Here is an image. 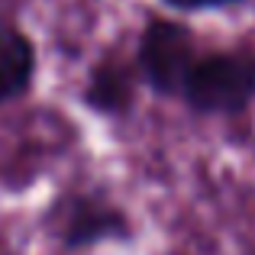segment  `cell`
<instances>
[{
  "mask_svg": "<svg viewBox=\"0 0 255 255\" xmlns=\"http://www.w3.org/2000/svg\"><path fill=\"white\" fill-rule=\"evenodd\" d=\"M132 97V75L117 62H104L94 68L91 81H87L84 100L100 113H120L129 107Z\"/></svg>",
  "mask_w": 255,
  "mask_h": 255,
  "instance_id": "5",
  "label": "cell"
},
{
  "mask_svg": "<svg viewBox=\"0 0 255 255\" xmlns=\"http://www.w3.org/2000/svg\"><path fill=\"white\" fill-rule=\"evenodd\" d=\"M58 236H62L65 249H87V246H97L104 239L126 236V220L104 200L71 197L62 204Z\"/></svg>",
  "mask_w": 255,
  "mask_h": 255,
  "instance_id": "3",
  "label": "cell"
},
{
  "mask_svg": "<svg viewBox=\"0 0 255 255\" xmlns=\"http://www.w3.org/2000/svg\"><path fill=\"white\" fill-rule=\"evenodd\" d=\"M197 52H194V36L184 26L171 19H152L139 42V68L145 81L162 94L181 91L191 75Z\"/></svg>",
  "mask_w": 255,
  "mask_h": 255,
  "instance_id": "2",
  "label": "cell"
},
{
  "mask_svg": "<svg viewBox=\"0 0 255 255\" xmlns=\"http://www.w3.org/2000/svg\"><path fill=\"white\" fill-rule=\"evenodd\" d=\"M174 6H217V3H230V0H171Z\"/></svg>",
  "mask_w": 255,
  "mask_h": 255,
  "instance_id": "6",
  "label": "cell"
},
{
  "mask_svg": "<svg viewBox=\"0 0 255 255\" xmlns=\"http://www.w3.org/2000/svg\"><path fill=\"white\" fill-rule=\"evenodd\" d=\"M36 78V45L19 26L0 16V107L19 100Z\"/></svg>",
  "mask_w": 255,
  "mask_h": 255,
  "instance_id": "4",
  "label": "cell"
},
{
  "mask_svg": "<svg viewBox=\"0 0 255 255\" xmlns=\"http://www.w3.org/2000/svg\"><path fill=\"white\" fill-rule=\"evenodd\" d=\"M181 91L204 113H239L255 97V62L249 55L197 58Z\"/></svg>",
  "mask_w": 255,
  "mask_h": 255,
  "instance_id": "1",
  "label": "cell"
}]
</instances>
